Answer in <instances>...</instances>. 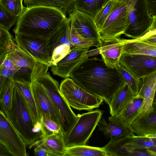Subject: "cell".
<instances>
[{
  "mask_svg": "<svg viewBox=\"0 0 156 156\" xmlns=\"http://www.w3.org/2000/svg\"><path fill=\"white\" fill-rule=\"evenodd\" d=\"M69 77L90 94L102 98L108 105L116 90L124 83L116 68L108 66L101 59L88 58Z\"/></svg>",
  "mask_w": 156,
  "mask_h": 156,
  "instance_id": "cell-1",
  "label": "cell"
},
{
  "mask_svg": "<svg viewBox=\"0 0 156 156\" xmlns=\"http://www.w3.org/2000/svg\"><path fill=\"white\" fill-rule=\"evenodd\" d=\"M68 19L55 8L42 6L26 7L18 16L13 31L15 34L47 39Z\"/></svg>",
  "mask_w": 156,
  "mask_h": 156,
  "instance_id": "cell-2",
  "label": "cell"
},
{
  "mask_svg": "<svg viewBox=\"0 0 156 156\" xmlns=\"http://www.w3.org/2000/svg\"><path fill=\"white\" fill-rule=\"evenodd\" d=\"M4 114L27 145L41 138L42 135L36 129L41 126L35 125L23 96L14 83L12 107Z\"/></svg>",
  "mask_w": 156,
  "mask_h": 156,
  "instance_id": "cell-3",
  "label": "cell"
},
{
  "mask_svg": "<svg viewBox=\"0 0 156 156\" xmlns=\"http://www.w3.org/2000/svg\"><path fill=\"white\" fill-rule=\"evenodd\" d=\"M36 81L41 83L51 98L56 111L64 136L71 131L78 118L61 93L58 82L48 73Z\"/></svg>",
  "mask_w": 156,
  "mask_h": 156,
  "instance_id": "cell-4",
  "label": "cell"
},
{
  "mask_svg": "<svg viewBox=\"0 0 156 156\" xmlns=\"http://www.w3.org/2000/svg\"><path fill=\"white\" fill-rule=\"evenodd\" d=\"M59 89L69 105L80 111H89L98 108L104 100L102 98L89 93L69 77L62 81Z\"/></svg>",
  "mask_w": 156,
  "mask_h": 156,
  "instance_id": "cell-5",
  "label": "cell"
},
{
  "mask_svg": "<svg viewBox=\"0 0 156 156\" xmlns=\"http://www.w3.org/2000/svg\"><path fill=\"white\" fill-rule=\"evenodd\" d=\"M103 113L102 111L97 109L78 114V119L72 129L64 136L66 147L86 145Z\"/></svg>",
  "mask_w": 156,
  "mask_h": 156,
  "instance_id": "cell-6",
  "label": "cell"
},
{
  "mask_svg": "<svg viewBox=\"0 0 156 156\" xmlns=\"http://www.w3.org/2000/svg\"><path fill=\"white\" fill-rule=\"evenodd\" d=\"M118 0L116 8L110 14L99 33L104 41L119 38L124 33L129 23L128 15L130 4L128 0Z\"/></svg>",
  "mask_w": 156,
  "mask_h": 156,
  "instance_id": "cell-7",
  "label": "cell"
},
{
  "mask_svg": "<svg viewBox=\"0 0 156 156\" xmlns=\"http://www.w3.org/2000/svg\"><path fill=\"white\" fill-rule=\"evenodd\" d=\"M128 0L130 4L128 15L129 25L124 34L136 39L148 32L153 18L149 14L146 0Z\"/></svg>",
  "mask_w": 156,
  "mask_h": 156,
  "instance_id": "cell-8",
  "label": "cell"
},
{
  "mask_svg": "<svg viewBox=\"0 0 156 156\" xmlns=\"http://www.w3.org/2000/svg\"><path fill=\"white\" fill-rule=\"evenodd\" d=\"M120 64L138 80L156 70V57L141 54H122Z\"/></svg>",
  "mask_w": 156,
  "mask_h": 156,
  "instance_id": "cell-9",
  "label": "cell"
},
{
  "mask_svg": "<svg viewBox=\"0 0 156 156\" xmlns=\"http://www.w3.org/2000/svg\"><path fill=\"white\" fill-rule=\"evenodd\" d=\"M15 34V41L19 47L35 61L50 67L51 59L47 48V39L21 34Z\"/></svg>",
  "mask_w": 156,
  "mask_h": 156,
  "instance_id": "cell-10",
  "label": "cell"
},
{
  "mask_svg": "<svg viewBox=\"0 0 156 156\" xmlns=\"http://www.w3.org/2000/svg\"><path fill=\"white\" fill-rule=\"evenodd\" d=\"M70 22L78 33L85 38L93 41L99 48L101 39L94 17L81 11L74 9L69 15Z\"/></svg>",
  "mask_w": 156,
  "mask_h": 156,
  "instance_id": "cell-11",
  "label": "cell"
},
{
  "mask_svg": "<svg viewBox=\"0 0 156 156\" xmlns=\"http://www.w3.org/2000/svg\"><path fill=\"white\" fill-rule=\"evenodd\" d=\"M90 48L72 47L64 58L55 65L50 66L53 74L62 78L69 77L72 71L88 58Z\"/></svg>",
  "mask_w": 156,
  "mask_h": 156,
  "instance_id": "cell-12",
  "label": "cell"
},
{
  "mask_svg": "<svg viewBox=\"0 0 156 156\" xmlns=\"http://www.w3.org/2000/svg\"><path fill=\"white\" fill-rule=\"evenodd\" d=\"M108 119V122L101 118L97 126L99 130L111 140H118L135 135L131 126L119 115H111Z\"/></svg>",
  "mask_w": 156,
  "mask_h": 156,
  "instance_id": "cell-13",
  "label": "cell"
},
{
  "mask_svg": "<svg viewBox=\"0 0 156 156\" xmlns=\"http://www.w3.org/2000/svg\"><path fill=\"white\" fill-rule=\"evenodd\" d=\"M0 132L6 140L12 155L27 156L26 145L20 136L9 121L5 114L0 111Z\"/></svg>",
  "mask_w": 156,
  "mask_h": 156,
  "instance_id": "cell-14",
  "label": "cell"
},
{
  "mask_svg": "<svg viewBox=\"0 0 156 156\" xmlns=\"http://www.w3.org/2000/svg\"><path fill=\"white\" fill-rule=\"evenodd\" d=\"M31 88L39 120L42 117H45L51 119L59 125L55 108L42 85L36 81L31 84Z\"/></svg>",
  "mask_w": 156,
  "mask_h": 156,
  "instance_id": "cell-15",
  "label": "cell"
},
{
  "mask_svg": "<svg viewBox=\"0 0 156 156\" xmlns=\"http://www.w3.org/2000/svg\"><path fill=\"white\" fill-rule=\"evenodd\" d=\"M141 80V86L136 96L142 98L143 100L134 119L146 115L153 110V104L156 92V70L142 77Z\"/></svg>",
  "mask_w": 156,
  "mask_h": 156,
  "instance_id": "cell-16",
  "label": "cell"
},
{
  "mask_svg": "<svg viewBox=\"0 0 156 156\" xmlns=\"http://www.w3.org/2000/svg\"><path fill=\"white\" fill-rule=\"evenodd\" d=\"M123 44V39L120 37L106 41L101 40L99 53L102 59L108 66L117 69L119 66Z\"/></svg>",
  "mask_w": 156,
  "mask_h": 156,
  "instance_id": "cell-17",
  "label": "cell"
},
{
  "mask_svg": "<svg viewBox=\"0 0 156 156\" xmlns=\"http://www.w3.org/2000/svg\"><path fill=\"white\" fill-rule=\"evenodd\" d=\"M102 148L109 156H156V152L148 148H133L123 145L115 140H110Z\"/></svg>",
  "mask_w": 156,
  "mask_h": 156,
  "instance_id": "cell-18",
  "label": "cell"
},
{
  "mask_svg": "<svg viewBox=\"0 0 156 156\" xmlns=\"http://www.w3.org/2000/svg\"><path fill=\"white\" fill-rule=\"evenodd\" d=\"M153 111L147 115L134 119L130 126L137 136L156 134V100L153 104Z\"/></svg>",
  "mask_w": 156,
  "mask_h": 156,
  "instance_id": "cell-19",
  "label": "cell"
},
{
  "mask_svg": "<svg viewBox=\"0 0 156 156\" xmlns=\"http://www.w3.org/2000/svg\"><path fill=\"white\" fill-rule=\"evenodd\" d=\"M14 82L23 96L35 125H41L31 88L30 81L21 78L14 77Z\"/></svg>",
  "mask_w": 156,
  "mask_h": 156,
  "instance_id": "cell-20",
  "label": "cell"
},
{
  "mask_svg": "<svg viewBox=\"0 0 156 156\" xmlns=\"http://www.w3.org/2000/svg\"><path fill=\"white\" fill-rule=\"evenodd\" d=\"M134 97L129 87L124 83L115 93L109 105L111 115H118Z\"/></svg>",
  "mask_w": 156,
  "mask_h": 156,
  "instance_id": "cell-21",
  "label": "cell"
},
{
  "mask_svg": "<svg viewBox=\"0 0 156 156\" xmlns=\"http://www.w3.org/2000/svg\"><path fill=\"white\" fill-rule=\"evenodd\" d=\"M70 30V21L68 17L67 21L47 39V48L51 59L54 49L59 45L66 44L73 47L69 40Z\"/></svg>",
  "mask_w": 156,
  "mask_h": 156,
  "instance_id": "cell-22",
  "label": "cell"
},
{
  "mask_svg": "<svg viewBox=\"0 0 156 156\" xmlns=\"http://www.w3.org/2000/svg\"><path fill=\"white\" fill-rule=\"evenodd\" d=\"M75 0H23L26 7L36 6L51 7L56 9L67 16L74 10Z\"/></svg>",
  "mask_w": 156,
  "mask_h": 156,
  "instance_id": "cell-23",
  "label": "cell"
},
{
  "mask_svg": "<svg viewBox=\"0 0 156 156\" xmlns=\"http://www.w3.org/2000/svg\"><path fill=\"white\" fill-rule=\"evenodd\" d=\"M115 140L123 145L133 148H149L156 145V134L134 135Z\"/></svg>",
  "mask_w": 156,
  "mask_h": 156,
  "instance_id": "cell-24",
  "label": "cell"
},
{
  "mask_svg": "<svg viewBox=\"0 0 156 156\" xmlns=\"http://www.w3.org/2000/svg\"><path fill=\"white\" fill-rule=\"evenodd\" d=\"M123 54H144L156 57V46L142 41L123 39Z\"/></svg>",
  "mask_w": 156,
  "mask_h": 156,
  "instance_id": "cell-25",
  "label": "cell"
},
{
  "mask_svg": "<svg viewBox=\"0 0 156 156\" xmlns=\"http://www.w3.org/2000/svg\"><path fill=\"white\" fill-rule=\"evenodd\" d=\"M40 140L55 156H64L66 148L64 136L58 134H42Z\"/></svg>",
  "mask_w": 156,
  "mask_h": 156,
  "instance_id": "cell-26",
  "label": "cell"
},
{
  "mask_svg": "<svg viewBox=\"0 0 156 156\" xmlns=\"http://www.w3.org/2000/svg\"><path fill=\"white\" fill-rule=\"evenodd\" d=\"M111 0H75L74 9L83 12L94 17Z\"/></svg>",
  "mask_w": 156,
  "mask_h": 156,
  "instance_id": "cell-27",
  "label": "cell"
},
{
  "mask_svg": "<svg viewBox=\"0 0 156 156\" xmlns=\"http://www.w3.org/2000/svg\"><path fill=\"white\" fill-rule=\"evenodd\" d=\"M109 156L102 147L85 145L66 147L64 156Z\"/></svg>",
  "mask_w": 156,
  "mask_h": 156,
  "instance_id": "cell-28",
  "label": "cell"
},
{
  "mask_svg": "<svg viewBox=\"0 0 156 156\" xmlns=\"http://www.w3.org/2000/svg\"><path fill=\"white\" fill-rule=\"evenodd\" d=\"M143 100L142 97L137 96L134 97L118 115L130 126L138 115Z\"/></svg>",
  "mask_w": 156,
  "mask_h": 156,
  "instance_id": "cell-29",
  "label": "cell"
},
{
  "mask_svg": "<svg viewBox=\"0 0 156 156\" xmlns=\"http://www.w3.org/2000/svg\"><path fill=\"white\" fill-rule=\"evenodd\" d=\"M15 65L20 68L32 69L35 61L26 52L18 46L8 54Z\"/></svg>",
  "mask_w": 156,
  "mask_h": 156,
  "instance_id": "cell-30",
  "label": "cell"
},
{
  "mask_svg": "<svg viewBox=\"0 0 156 156\" xmlns=\"http://www.w3.org/2000/svg\"><path fill=\"white\" fill-rule=\"evenodd\" d=\"M118 2V0H111L94 17L99 31L108 16L116 8Z\"/></svg>",
  "mask_w": 156,
  "mask_h": 156,
  "instance_id": "cell-31",
  "label": "cell"
},
{
  "mask_svg": "<svg viewBox=\"0 0 156 156\" xmlns=\"http://www.w3.org/2000/svg\"><path fill=\"white\" fill-rule=\"evenodd\" d=\"M14 80L8 84L2 94L0 95V111L5 114L11 108L12 105Z\"/></svg>",
  "mask_w": 156,
  "mask_h": 156,
  "instance_id": "cell-32",
  "label": "cell"
},
{
  "mask_svg": "<svg viewBox=\"0 0 156 156\" xmlns=\"http://www.w3.org/2000/svg\"><path fill=\"white\" fill-rule=\"evenodd\" d=\"M117 69L121 74L124 82L128 85L134 96H136L138 94L141 86V79L138 80L133 77L120 64Z\"/></svg>",
  "mask_w": 156,
  "mask_h": 156,
  "instance_id": "cell-33",
  "label": "cell"
},
{
  "mask_svg": "<svg viewBox=\"0 0 156 156\" xmlns=\"http://www.w3.org/2000/svg\"><path fill=\"white\" fill-rule=\"evenodd\" d=\"M69 41L73 47H96L92 41L84 38L80 35L70 22Z\"/></svg>",
  "mask_w": 156,
  "mask_h": 156,
  "instance_id": "cell-34",
  "label": "cell"
},
{
  "mask_svg": "<svg viewBox=\"0 0 156 156\" xmlns=\"http://www.w3.org/2000/svg\"><path fill=\"white\" fill-rule=\"evenodd\" d=\"M40 121L42 134H58L64 136L60 125L51 119L43 116Z\"/></svg>",
  "mask_w": 156,
  "mask_h": 156,
  "instance_id": "cell-35",
  "label": "cell"
},
{
  "mask_svg": "<svg viewBox=\"0 0 156 156\" xmlns=\"http://www.w3.org/2000/svg\"><path fill=\"white\" fill-rule=\"evenodd\" d=\"M23 0H0L2 6L12 14L19 16L26 8L23 4Z\"/></svg>",
  "mask_w": 156,
  "mask_h": 156,
  "instance_id": "cell-36",
  "label": "cell"
},
{
  "mask_svg": "<svg viewBox=\"0 0 156 156\" xmlns=\"http://www.w3.org/2000/svg\"><path fill=\"white\" fill-rule=\"evenodd\" d=\"M18 17L0 6V27L9 30L16 22Z\"/></svg>",
  "mask_w": 156,
  "mask_h": 156,
  "instance_id": "cell-37",
  "label": "cell"
},
{
  "mask_svg": "<svg viewBox=\"0 0 156 156\" xmlns=\"http://www.w3.org/2000/svg\"><path fill=\"white\" fill-rule=\"evenodd\" d=\"M72 48L66 44L59 45L54 50L51 57L49 66L55 65L64 58L71 51Z\"/></svg>",
  "mask_w": 156,
  "mask_h": 156,
  "instance_id": "cell-38",
  "label": "cell"
},
{
  "mask_svg": "<svg viewBox=\"0 0 156 156\" xmlns=\"http://www.w3.org/2000/svg\"><path fill=\"white\" fill-rule=\"evenodd\" d=\"M49 67L48 66L45 64L35 61L31 70L30 81L31 84L46 74Z\"/></svg>",
  "mask_w": 156,
  "mask_h": 156,
  "instance_id": "cell-39",
  "label": "cell"
},
{
  "mask_svg": "<svg viewBox=\"0 0 156 156\" xmlns=\"http://www.w3.org/2000/svg\"><path fill=\"white\" fill-rule=\"evenodd\" d=\"M12 38V37L9 30L0 27V59L8 54L7 46L9 40Z\"/></svg>",
  "mask_w": 156,
  "mask_h": 156,
  "instance_id": "cell-40",
  "label": "cell"
},
{
  "mask_svg": "<svg viewBox=\"0 0 156 156\" xmlns=\"http://www.w3.org/2000/svg\"><path fill=\"white\" fill-rule=\"evenodd\" d=\"M20 69L18 68L13 69H9L0 66V76L13 79L16 74Z\"/></svg>",
  "mask_w": 156,
  "mask_h": 156,
  "instance_id": "cell-41",
  "label": "cell"
},
{
  "mask_svg": "<svg viewBox=\"0 0 156 156\" xmlns=\"http://www.w3.org/2000/svg\"><path fill=\"white\" fill-rule=\"evenodd\" d=\"M0 66L9 69L19 68L15 65L8 54L4 58L0 59Z\"/></svg>",
  "mask_w": 156,
  "mask_h": 156,
  "instance_id": "cell-42",
  "label": "cell"
},
{
  "mask_svg": "<svg viewBox=\"0 0 156 156\" xmlns=\"http://www.w3.org/2000/svg\"><path fill=\"white\" fill-rule=\"evenodd\" d=\"M149 12L152 17L156 16V0H146Z\"/></svg>",
  "mask_w": 156,
  "mask_h": 156,
  "instance_id": "cell-43",
  "label": "cell"
},
{
  "mask_svg": "<svg viewBox=\"0 0 156 156\" xmlns=\"http://www.w3.org/2000/svg\"><path fill=\"white\" fill-rule=\"evenodd\" d=\"M140 41L149 44H156V34Z\"/></svg>",
  "mask_w": 156,
  "mask_h": 156,
  "instance_id": "cell-44",
  "label": "cell"
},
{
  "mask_svg": "<svg viewBox=\"0 0 156 156\" xmlns=\"http://www.w3.org/2000/svg\"><path fill=\"white\" fill-rule=\"evenodd\" d=\"M153 20L151 25L148 31L156 30V16L153 17Z\"/></svg>",
  "mask_w": 156,
  "mask_h": 156,
  "instance_id": "cell-45",
  "label": "cell"
},
{
  "mask_svg": "<svg viewBox=\"0 0 156 156\" xmlns=\"http://www.w3.org/2000/svg\"><path fill=\"white\" fill-rule=\"evenodd\" d=\"M150 150L156 152V145L148 148Z\"/></svg>",
  "mask_w": 156,
  "mask_h": 156,
  "instance_id": "cell-46",
  "label": "cell"
},
{
  "mask_svg": "<svg viewBox=\"0 0 156 156\" xmlns=\"http://www.w3.org/2000/svg\"></svg>",
  "mask_w": 156,
  "mask_h": 156,
  "instance_id": "cell-47",
  "label": "cell"
},
{
  "mask_svg": "<svg viewBox=\"0 0 156 156\" xmlns=\"http://www.w3.org/2000/svg\"></svg>",
  "mask_w": 156,
  "mask_h": 156,
  "instance_id": "cell-48",
  "label": "cell"
}]
</instances>
